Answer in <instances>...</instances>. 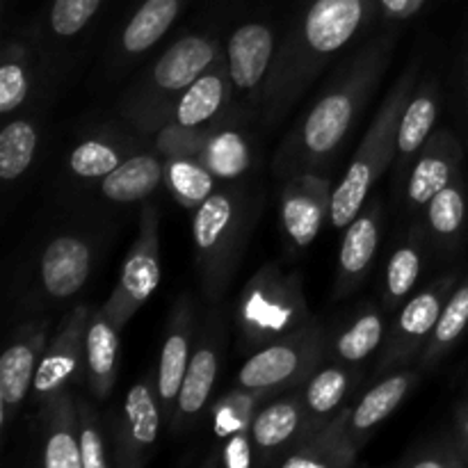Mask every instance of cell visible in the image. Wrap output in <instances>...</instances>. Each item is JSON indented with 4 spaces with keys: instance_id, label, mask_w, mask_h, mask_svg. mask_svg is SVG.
Instances as JSON below:
<instances>
[{
    "instance_id": "obj_32",
    "label": "cell",
    "mask_w": 468,
    "mask_h": 468,
    "mask_svg": "<svg viewBox=\"0 0 468 468\" xmlns=\"http://www.w3.org/2000/svg\"><path fill=\"white\" fill-rule=\"evenodd\" d=\"M439 297L434 292H423L405 306L400 315V327L410 336H423L439 323Z\"/></svg>"
},
{
    "instance_id": "obj_36",
    "label": "cell",
    "mask_w": 468,
    "mask_h": 468,
    "mask_svg": "<svg viewBox=\"0 0 468 468\" xmlns=\"http://www.w3.org/2000/svg\"><path fill=\"white\" fill-rule=\"evenodd\" d=\"M44 464L48 468H82L80 446L69 432H58L46 446Z\"/></svg>"
},
{
    "instance_id": "obj_10",
    "label": "cell",
    "mask_w": 468,
    "mask_h": 468,
    "mask_svg": "<svg viewBox=\"0 0 468 468\" xmlns=\"http://www.w3.org/2000/svg\"><path fill=\"white\" fill-rule=\"evenodd\" d=\"M370 178H373L370 165L364 163V160H356V163L347 169V176L343 178V183L336 187V192H334L332 197L334 227L343 229L356 218L366 195H368Z\"/></svg>"
},
{
    "instance_id": "obj_31",
    "label": "cell",
    "mask_w": 468,
    "mask_h": 468,
    "mask_svg": "<svg viewBox=\"0 0 468 468\" xmlns=\"http://www.w3.org/2000/svg\"><path fill=\"white\" fill-rule=\"evenodd\" d=\"M347 388V378L341 373V370H324L318 378L311 382L309 393H306V400H309V407L318 414H327L332 411L338 402L343 400Z\"/></svg>"
},
{
    "instance_id": "obj_1",
    "label": "cell",
    "mask_w": 468,
    "mask_h": 468,
    "mask_svg": "<svg viewBox=\"0 0 468 468\" xmlns=\"http://www.w3.org/2000/svg\"><path fill=\"white\" fill-rule=\"evenodd\" d=\"M364 16L361 0H315L306 16V39L311 48L332 53L347 44Z\"/></svg>"
},
{
    "instance_id": "obj_39",
    "label": "cell",
    "mask_w": 468,
    "mask_h": 468,
    "mask_svg": "<svg viewBox=\"0 0 468 468\" xmlns=\"http://www.w3.org/2000/svg\"><path fill=\"white\" fill-rule=\"evenodd\" d=\"M251 462L250 446L245 437H233L227 446V466L229 468H247Z\"/></svg>"
},
{
    "instance_id": "obj_19",
    "label": "cell",
    "mask_w": 468,
    "mask_h": 468,
    "mask_svg": "<svg viewBox=\"0 0 468 468\" xmlns=\"http://www.w3.org/2000/svg\"><path fill=\"white\" fill-rule=\"evenodd\" d=\"M187 373V343L183 336H172L160 355L158 391L163 400H172L181 393L183 379Z\"/></svg>"
},
{
    "instance_id": "obj_37",
    "label": "cell",
    "mask_w": 468,
    "mask_h": 468,
    "mask_svg": "<svg viewBox=\"0 0 468 468\" xmlns=\"http://www.w3.org/2000/svg\"><path fill=\"white\" fill-rule=\"evenodd\" d=\"M27 91L26 73L16 64H5L0 69V112H12L23 103Z\"/></svg>"
},
{
    "instance_id": "obj_24",
    "label": "cell",
    "mask_w": 468,
    "mask_h": 468,
    "mask_svg": "<svg viewBox=\"0 0 468 468\" xmlns=\"http://www.w3.org/2000/svg\"><path fill=\"white\" fill-rule=\"evenodd\" d=\"M451 181V165L443 158H425L416 165L414 176L410 183V197L416 204H425L432 199L437 192L448 187Z\"/></svg>"
},
{
    "instance_id": "obj_17",
    "label": "cell",
    "mask_w": 468,
    "mask_h": 468,
    "mask_svg": "<svg viewBox=\"0 0 468 468\" xmlns=\"http://www.w3.org/2000/svg\"><path fill=\"white\" fill-rule=\"evenodd\" d=\"M297 420H300V414H297L295 407L282 402V405H272L261 411L251 425V432H254L259 446L272 448L286 441L295 432Z\"/></svg>"
},
{
    "instance_id": "obj_14",
    "label": "cell",
    "mask_w": 468,
    "mask_h": 468,
    "mask_svg": "<svg viewBox=\"0 0 468 468\" xmlns=\"http://www.w3.org/2000/svg\"><path fill=\"white\" fill-rule=\"evenodd\" d=\"M405 391H407L405 375H396V378L387 379V382H382L379 387H375L355 410V416H352L355 428L368 430L373 428V425H378L379 420L387 419V416L400 405Z\"/></svg>"
},
{
    "instance_id": "obj_33",
    "label": "cell",
    "mask_w": 468,
    "mask_h": 468,
    "mask_svg": "<svg viewBox=\"0 0 468 468\" xmlns=\"http://www.w3.org/2000/svg\"><path fill=\"white\" fill-rule=\"evenodd\" d=\"M468 324V283L462 286L460 291L452 295L448 306L443 309L441 318H439L437 327H434V336L439 343H451L460 336Z\"/></svg>"
},
{
    "instance_id": "obj_26",
    "label": "cell",
    "mask_w": 468,
    "mask_h": 468,
    "mask_svg": "<svg viewBox=\"0 0 468 468\" xmlns=\"http://www.w3.org/2000/svg\"><path fill=\"white\" fill-rule=\"evenodd\" d=\"M464 197L457 187H443L441 192L430 199V222H432L434 231L439 233H455L460 231L462 222H464Z\"/></svg>"
},
{
    "instance_id": "obj_3",
    "label": "cell",
    "mask_w": 468,
    "mask_h": 468,
    "mask_svg": "<svg viewBox=\"0 0 468 468\" xmlns=\"http://www.w3.org/2000/svg\"><path fill=\"white\" fill-rule=\"evenodd\" d=\"M272 58V32L259 23H250L233 32L229 41V69L238 87H254L268 71Z\"/></svg>"
},
{
    "instance_id": "obj_22",
    "label": "cell",
    "mask_w": 468,
    "mask_h": 468,
    "mask_svg": "<svg viewBox=\"0 0 468 468\" xmlns=\"http://www.w3.org/2000/svg\"><path fill=\"white\" fill-rule=\"evenodd\" d=\"M160 283V265L151 254H135L126 261L122 274L123 291L133 302H146Z\"/></svg>"
},
{
    "instance_id": "obj_30",
    "label": "cell",
    "mask_w": 468,
    "mask_h": 468,
    "mask_svg": "<svg viewBox=\"0 0 468 468\" xmlns=\"http://www.w3.org/2000/svg\"><path fill=\"white\" fill-rule=\"evenodd\" d=\"M169 181L174 190L187 201H204L213 190V178L208 176V172L183 160L169 167Z\"/></svg>"
},
{
    "instance_id": "obj_43",
    "label": "cell",
    "mask_w": 468,
    "mask_h": 468,
    "mask_svg": "<svg viewBox=\"0 0 468 468\" xmlns=\"http://www.w3.org/2000/svg\"><path fill=\"white\" fill-rule=\"evenodd\" d=\"M464 434H466V439H468V419H466V423H464Z\"/></svg>"
},
{
    "instance_id": "obj_9",
    "label": "cell",
    "mask_w": 468,
    "mask_h": 468,
    "mask_svg": "<svg viewBox=\"0 0 468 468\" xmlns=\"http://www.w3.org/2000/svg\"><path fill=\"white\" fill-rule=\"evenodd\" d=\"M37 149V131L27 122H12L0 133V176L14 181L32 163Z\"/></svg>"
},
{
    "instance_id": "obj_12",
    "label": "cell",
    "mask_w": 468,
    "mask_h": 468,
    "mask_svg": "<svg viewBox=\"0 0 468 468\" xmlns=\"http://www.w3.org/2000/svg\"><path fill=\"white\" fill-rule=\"evenodd\" d=\"M215 375H218V359H215L213 352H197L195 359L187 366L186 379H183L181 393H178V407H181L183 414H195L206 405Z\"/></svg>"
},
{
    "instance_id": "obj_4",
    "label": "cell",
    "mask_w": 468,
    "mask_h": 468,
    "mask_svg": "<svg viewBox=\"0 0 468 468\" xmlns=\"http://www.w3.org/2000/svg\"><path fill=\"white\" fill-rule=\"evenodd\" d=\"M215 50L201 37H186L176 41L155 64V82L163 90H183L190 87L201 76L206 67L213 62Z\"/></svg>"
},
{
    "instance_id": "obj_20",
    "label": "cell",
    "mask_w": 468,
    "mask_h": 468,
    "mask_svg": "<svg viewBox=\"0 0 468 468\" xmlns=\"http://www.w3.org/2000/svg\"><path fill=\"white\" fill-rule=\"evenodd\" d=\"M126 414L135 441L146 443V446L154 443L155 437H158L160 419L149 388L142 387V384L131 388V393H128L126 398Z\"/></svg>"
},
{
    "instance_id": "obj_38",
    "label": "cell",
    "mask_w": 468,
    "mask_h": 468,
    "mask_svg": "<svg viewBox=\"0 0 468 468\" xmlns=\"http://www.w3.org/2000/svg\"><path fill=\"white\" fill-rule=\"evenodd\" d=\"M80 452H82V468H105L108 460H105L103 443H101L99 434L94 428H87L80 439Z\"/></svg>"
},
{
    "instance_id": "obj_23",
    "label": "cell",
    "mask_w": 468,
    "mask_h": 468,
    "mask_svg": "<svg viewBox=\"0 0 468 468\" xmlns=\"http://www.w3.org/2000/svg\"><path fill=\"white\" fill-rule=\"evenodd\" d=\"M434 119H437V105L430 99H416L410 105L398 133V146L402 154H414L423 144L428 133L432 131Z\"/></svg>"
},
{
    "instance_id": "obj_21",
    "label": "cell",
    "mask_w": 468,
    "mask_h": 468,
    "mask_svg": "<svg viewBox=\"0 0 468 468\" xmlns=\"http://www.w3.org/2000/svg\"><path fill=\"white\" fill-rule=\"evenodd\" d=\"M320 219H323V213L309 197H288L283 204V224L300 247L311 245L315 240Z\"/></svg>"
},
{
    "instance_id": "obj_18",
    "label": "cell",
    "mask_w": 468,
    "mask_h": 468,
    "mask_svg": "<svg viewBox=\"0 0 468 468\" xmlns=\"http://www.w3.org/2000/svg\"><path fill=\"white\" fill-rule=\"evenodd\" d=\"M210 172L222 178H233L250 167V154L238 133H222L208 146Z\"/></svg>"
},
{
    "instance_id": "obj_16",
    "label": "cell",
    "mask_w": 468,
    "mask_h": 468,
    "mask_svg": "<svg viewBox=\"0 0 468 468\" xmlns=\"http://www.w3.org/2000/svg\"><path fill=\"white\" fill-rule=\"evenodd\" d=\"M231 201L222 195H210L206 197L204 204H201L199 213L195 218V242L201 250H210V247L218 245L219 236L224 233V229L231 222Z\"/></svg>"
},
{
    "instance_id": "obj_40",
    "label": "cell",
    "mask_w": 468,
    "mask_h": 468,
    "mask_svg": "<svg viewBox=\"0 0 468 468\" xmlns=\"http://www.w3.org/2000/svg\"><path fill=\"white\" fill-rule=\"evenodd\" d=\"M384 9L391 14H398V16H402V14H407L410 9H414V0H382Z\"/></svg>"
},
{
    "instance_id": "obj_29",
    "label": "cell",
    "mask_w": 468,
    "mask_h": 468,
    "mask_svg": "<svg viewBox=\"0 0 468 468\" xmlns=\"http://www.w3.org/2000/svg\"><path fill=\"white\" fill-rule=\"evenodd\" d=\"M99 5L101 0H55L53 12H50V26L62 37L76 35L94 16Z\"/></svg>"
},
{
    "instance_id": "obj_35",
    "label": "cell",
    "mask_w": 468,
    "mask_h": 468,
    "mask_svg": "<svg viewBox=\"0 0 468 468\" xmlns=\"http://www.w3.org/2000/svg\"><path fill=\"white\" fill-rule=\"evenodd\" d=\"M76 368V359L71 355H48L35 375V388L39 393H50L69 378Z\"/></svg>"
},
{
    "instance_id": "obj_41",
    "label": "cell",
    "mask_w": 468,
    "mask_h": 468,
    "mask_svg": "<svg viewBox=\"0 0 468 468\" xmlns=\"http://www.w3.org/2000/svg\"><path fill=\"white\" fill-rule=\"evenodd\" d=\"M286 468H323L324 464L318 460H311V457H291V460L283 462Z\"/></svg>"
},
{
    "instance_id": "obj_34",
    "label": "cell",
    "mask_w": 468,
    "mask_h": 468,
    "mask_svg": "<svg viewBox=\"0 0 468 468\" xmlns=\"http://www.w3.org/2000/svg\"><path fill=\"white\" fill-rule=\"evenodd\" d=\"M420 272V259L414 250H398L393 254L391 263H388V291L391 295L402 297L410 292V288L414 286L416 279Z\"/></svg>"
},
{
    "instance_id": "obj_11",
    "label": "cell",
    "mask_w": 468,
    "mask_h": 468,
    "mask_svg": "<svg viewBox=\"0 0 468 468\" xmlns=\"http://www.w3.org/2000/svg\"><path fill=\"white\" fill-rule=\"evenodd\" d=\"M224 87L218 76L197 78L183 94L176 108V117L181 126H199L206 119L213 117L222 105Z\"/></svg>"
},
{
    "instance_id": "obj_6",
    "label": "cell",
    "mask_w": 468,
    "mask_h": 468,
    "mask_svg": "<svg viewBox=\"0 0 468 468\" xmlns=\"http://www.w3.org/2000/svg\"><path fill=\"white\" fill-rule=\"evenodd\" d=\"M160 178H163V169L158 160L149 155H137L105 176L103 195L112 201L144 199L158 187Z\"/></svg>"
},
{
    "instance_id": "obj_27",
    "label": "cell",
    "mask_w": 468,
    "mask_h": 468,
    "mask_svg": "<svg viewBox=\"0 0 468 468\" xmlns=\"http://www.w3.org/2000/svg\"><path fill=\"white\" fill-rule=\"evenodd\" d=\"M69 165L78 176L94 178L108 176L110 172H114L119 167V158L110 146L101 144V142H85L73 151Z\"/></svg>"
},
{
    "instance_id": "obj_8",
    "label": "cell",
    "mask_w": 468,
    "mask_h": 468,
    "mask_svg": "<svg viewBox=\"0 0 468 468\" xmlns=\"http://www.w3.org/2000/svg\"><path fill=\"white\" fill-rule=\"evenodd\" d=\"M297 368V355L291 347L274 346L251 356L240 370V384L247 388H265L291 378Z\"/></svg>"
},
{
    "instance_id": "obj_2",
    "label": "cell",
    "mask_w": 468,
    "mask_h": 468,
    "mask_svg": "<svg viewBox=\"0 0 468 468\" xmlns=\"http://www.w3.org/2000/svg\"><path fill=\"white\" fill-rule=\"evenodd\" d=\"M90 277V250L78 238H55L41 259V279L53 297H69Z\"/></svg>"
},
{
    "instance_id": "obj_25",
    "label": "cell",
    "mask_w": 468,
    "mask_h": 468,
    "mask_svg": "<svg viewBox=\"0 0 468 468\" xmlns=\"http://www.w3.org/2000/svg\"><path fill=\"white\" fill-rule=\"evenodd\" d=\"M117 334L110 324L96 323L87 334V361L96 378H108L117 359Z\"/></svg>"
},
{
    "instance_id": "obj_13",
    "label": "cell",
    "mask_w": 468,
    "mask_h": 468,
    "mask_svg": "<svg viewBox=\"0 0 468 468\" xmlns=\"http://www.w3.org/2000/svg\"><path fill=\"white\" fill-rule=\"evenodd\" d=\"M35 370V355L27 346H14L0 359V396L5 405H18L26 396Z\"/></svg>"
},
{
    "instance_id": "obj_7",
    "label": "cell",
    "mask_w": 468,
    "mask_h": 468,
    "mask_svg": "<svg viewBox=\"0 0 468 468\" xmlns=\"http://www.w3.org/2000/svg\"><path fill=\"white\" fill-rule=\"evenodd\" d=\"M178 14V0H146L123 32V46L131 53H142L151 48Z\"/></svg>"
},
{
    "instance_id": "obj_15",
    "label": "cell",
    "mask_w": 468,
    "mask_h": 468,
    "mask_svg": "<svg viewBox=\"0 0 468 468\" xmlns=\"http://www.w3.org/2000/svg\"><path fill=\"white\" fill-rule=\"evenodd\" d=\"M378 247V229L370 218H359L347 229V236L343 240L341 265L346 272H361L370 263Z\"/></svg>"
},
{
    "instance_id": "obj_42",
    "label": "cell",
    "mask_w": 468,
    "mask_h": 468,
    "mask_svg": "<svg viewBox=\"0 0 468 468\" xmlns=\"http://www.w3.org/2000/svg\"><path fill=\"white\" fill-rule=\"evenodd\" d=\"M419 468H441V462H420Z\"/></svg>"
},
{
    "instance_id": "obj_28",
    "label": "cell",
    "mask_w": 468,
    "mask_h": 468,
    "mask_svg": "<svg viewBox=\"0 0 468 468\" xmlns=\"http://www.w3.org/2000/svg\"><path fill=\"white\" fill-rule=\"evenodd\" d=\"M379 341H382V323L378 315H366L350 332L343 334L338 341V350H341L343 359L359 361L368 356L379 346Z\"/></svg>"
},
{
    "instance_id": "obj_44",
    "label": "cell",
    "mask_w": 468,
    "mask_h": 468,
    "mask_svg": "<svg viewBox=\"0 0 468 468\" xmlns=\"http://www.w3.org/2000/svg\"><path fill=\"white\" fill-rule=\"evenodd\" d=\"M420 3H423V0H414V5H420Z\"/></svg>"
},
{
    "instance_id": "obj_5",
    "label": "cell",
    "mask_w": 468,
    "mask_h": 468,
    "mask_svg": "<svg viewBox=\"0 0 468 468\" xmlns=\"http://www.w3.org/2000/svg\"><path fill=\"white\" fill-rule=\"evenodd\" d=\"M352 119V101L346 94H332L320 101L306 119L304 142L314 154H327L346 135Z\"/></svg>"
}]
</instances>
